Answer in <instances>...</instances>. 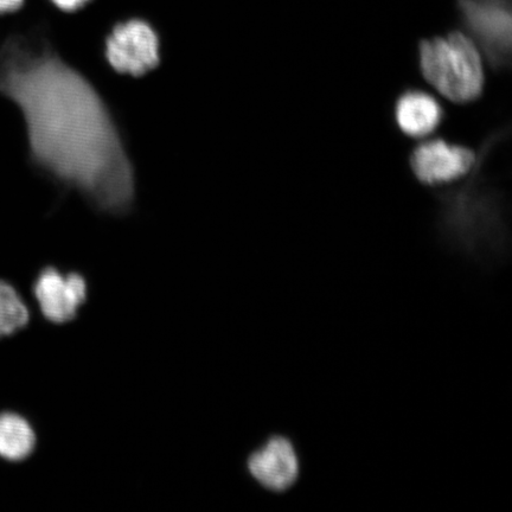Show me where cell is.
I'll return each instance as SVG.
<instances>
[{
  "label": "cell",
  "instance_id": "obj_3",
  "mask_svg": "<svg viewBox=\"0 0 512 512\" xmlns=\"http://www.w3.org/2000/svg\"><path fill=\"white\" fill-rule=\"evenodd\" d=\"M419 63L424 79L448 100L465 105L483 95L482 59L475 42L463 32L421 41Z\"/></svg>",
  "mask_w": 512,
  "mask_h": 512
},
{
  "label": "cell",
  "instance_id": "obj_7",
  "mask_svg": "<svg viewBox=\"0 0 512 512\" xmlns=\"http://www.w3.org/2000/svg\"><path fill=\"white\" fill-rule=\"evenodd\" d=\"M44 317L54 323H67L76 316L87 296L86 280L80 274L63 275L46 268L34 287Z\"/></svg>",
  "mask_w": 512,
  "mask_h": 512
},
{
  "label": "cell",
  "instance_id": "obj_6",
  "mask_svg": "<svg viewBox=\"0 0 512 512\" xmlns=\"http://www.w3.org/2000/svg\"><path fill=\"white\" fill-rule=\"evenodd\" d=\"M477 162L469 147L433 139L418 144L409 155V166L416 179L426 187H441L470 174Z\"/></svg>",
  "mask_w": 512,
  "mask_h": 512
},
{
  "label": "cell",
  "instance_id": "obj_5",
  "mask_svg": "<svg viewBox=\"0 0 512 512\" xmlns=\"http://www.w3.org/2000/svg\"><path fill=\"white\" fill-rule=\"evenodd\" d=\"M105 56L115 72L139 78L159 66L160 37L146 19L128 18L107 35Z\"/></svg>",
  "mask_w": 512,
  "mask_h": 512
},
{
  "label": "cell",
  "instance_id": "obj_2",
  "mask_svg": "<svg viewBox=\"0 0 512 512\" xmlns=\"http://www.w3.org/2000/svg\"><path fill=\"white\" fill-rule=\"evenodd\" d=\"M507 132L497 131L486 140L465 183L437 195L441 238L454 251L485 265L501 262L507 255L509 234L504 222L502 196L479 179V168L486 153Z\"/></svg>",
  "mask_w": 512,
  "mask_h": 512
},
{
  "label": "cell",
  "instance_id": "obj_10",
  "mask_svg": "<svg viewBox=\"0 0 512 512\" xmlns=\"http://www.w3.org/2000/svg\"><path fill=\"white\" fill-rule=\"evenodd\" d=\"M36 445L29 422L17 414H0V457L19 462L28 458Z\"/></svg>",
  "mask_w": 512,
  "mask_h": 512
},
{
  "label": "cell",
  "instance_id": "obj_8",
  "mask_svg": "<svg viewBox=\"0 0 512 512\" xmlns=\"http://www.w3.org/2000/svg\"><path fill=\"white\" fill-rule=\"evenodd\" d=\"M248 470L265 489L286 491L300 475V460L290 439L273 437L248 459Z\"/></svg>",
  "mask_w": 512,
  "mask_h": 512
},
{
  "label": "cell",
  "instance_id": "obj_4",
  "mask_svg": "<svg viewBox=\"0 0 512 512\" xmlns=\"http://www.w3.org/2000/svg\"><path fill=\"white\" fill-rule=\"evenodd\" d=\"M464 27L475 38L491 69L496 72L511 66L510 0H458Z\"/></svg>",
  "mask_w": 512,
  "mask_h": 512
},
{
  "label": "cell",
  "instance_id": "obj_11",
  "mask_svg": "<svg viewBox=\"0 0 512 512\" xmlns=\"http://www.w3.org/2000/svg\"><path fill=\"white\" fill-rule=\"evenodd\" d=\"M28 322V307L14 287L0 280V337L14 334Z\"/></svg>",
  "mask_w": 512,
  "mask_h": 512
},
{
  "label": "cell",
  "instance_id": "obj_9",
  "mask_svg": "<svg viewBox=\"0 0 512 512\" xmlns=\"http://www.w3.org/2000/svg\"><path fill=\"white\" fill-rule=\"evenodd\" d=\"M394 118L405 136L424 138L443 123L445 111L431 94L420 89H406L395 101Z\"/></svg>",
  "mask_w": 512,
  "mask_h": 512
},
{
  "label": "cell",
  "instance_id": "obj_13",
  "mask_svg": "<svg viewBox=\"0 0 512 512\" xmlns=\"http://www.w3.org/2000/svg\"><path fill=\"white\" fill-rule=\"evenodd\" d=\"M25 0H0V15L11 14L24 5Z\"/></svg>",
  "mask_w": 512,
  "mask_h": 512
},
{
  "label": "cell",
  "instance_id": "obj_1",
  "mask_svg": "<svg viewBox=\"0 0 512 512\" xmlns=\"http://www.w3.org/2000/svg\"><path fill=\"white\" fill-rule=\"evenodd\" d=\"M0 94L21 111L38 169L102 214L130 213L136 175L112 112L47 37L17 35L3 44Z\"/></svg>",
  "mask_w": 512,
  "mask_h": 512
},
{
  "label": "cell",
  "instance_id": "obj_12",
  "mask_svg": "<svg viewBox=\"0 0 512 512\" xmlns=\"http://www.w3.org/2000/svg\"><path fill=\"white\" fill-rule=\"evenodd\" d=\"M63 14L72 15L86 9L93 0H49Z\"/></svg>",
  "mask_w": 512,
  "mask_h": 512
}]
</instances>
